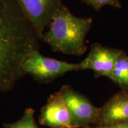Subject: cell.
Wrapping results in <instances>:
<instances>
[{"instance_id":"6da1fadb","label":"cell","mask_w":128,"mask_h":128,"mask_svg":"<svg viewBox=\"0 0 128 128\" xmlns=\"http://www.w3.org/2000/svg\"><path fill=\"white\" fill-rule=\"evenodd\" d=\"M39 40L16 0H0V92L12 90L25 75L23 64L39 50Z\"/></svg>"},{"instance_id":"7a4b0ae2","label":"cell","mask_w":128,"mask_h":128,"mask_svg":"<svg viewBox=\"0 0 128 128\" xmlns=\"http://www.w3.org/2000/svg\"><path fill=\"white\" fill-rule=\"evenodd\" d=\"M92 23V18L76 17L62 4L42 39L50 45L54 52L82 55L87 49L86 39Z\"/></svg>"},{"instance_id":"3957f363","label":"cell","mask_w":128,"mask_h":128,"mask_svg":"<svg viewBox=\"0 0 128 128\" xmlns=\"http://www.w3.org/2000/svg\"><path fill=\"white\" fill-rule=\"evenodd\" d=\"M24 74L31 75L40 82H49L65 73L81 70L80 63L72 64L46 57L39 50L32 52L23 64Z\"/></svg>"},{"instance_id":"277c9868","label":"cell","mask_w":128,"mask_h":128,"mask_svg":"<svg viewBox=\"0 0 128 128\" xmlns=\"http://www.w3.org/2000/svg\"><path fill=\"white\" fill-rule=\"evenodd\" d=\"M59 92L71 114L74 127L81 128L96 124L99 108L94 106L88 98L66 85Z\"/></svg>"},{"instance_id":"5b68a950","label":"cell","mask_w":128,"mask_h":128,"mask_svg":"<svg viewBox=\"0 0 128 128\" xmlns=\"http://www.w3.org/2000/svg\"><path fill=\"white\" fill-rule=\"evenodd\" d=\"M40 40L44 30L62 6V0H16Z\"/></svg>"},{"instance_id":"8992f818","label":"cell","mask_w":128,"mask_h":128,"mask_svg":"<svg viewBox=\"0 0 128 128\" xmlns=\"http://www.w3.org/2000/svg\"><path fill=\"white\" fill-rule=\"evenodd\" d=\"M122 50L94 43L87 56L80 62L81 70H91L96 77L106 76L110 80L115 64Z\"/></svg>"},{"instance_id":"52a82bcc","label":"cell","mask_w":128,"mask_h":128,"mask_svg":"<svg viewBox=\"0 0 128 128\" xmlns=\"http://www.w3.org/2000/svg\"><path fill=\"white\" fill-rule=\"evenodd\" d=\"M39 122L50 128H75L66 104L60 92L51 94L42 108Z\"/></svg>"},{"instance_id":"ba28073f","label":"cell","mask_w":128,"mask_h":128,"mask_svg":"<svg viewBox=\"0 0 128 128\" xmlns=\"http://www.w3.org/2000/svg\"><path fill=\"white\" fill-rule=\"evenodd\" d=\"M128 121V93L120 91L99 108L96 124L106 126Z\"/></svg>"},{"instance_id":"9c48e42d","label":"cell","mask_w":128,"mask_h":128,"mask_svg":"<svg viewBox=\"0 0 128 128\" xmlns=\"http://www.w3.org/2000/svg\"><path fill=\"white\" fill-rule=\"evenodd\" d=\"M110 80L128 93V55L124 50L117 60Z\"/></svg>"},{"instance_id":"30bf717a","label":"cell","mask_w":128,"mask_h":128,"mask_svg":"<svg viewBox=\"0 0 128 128\" xmlns=\"http://www.w3.org/2000/svg\"><path fill=\"white\" fill-rule=\"evenodd\" d=\"M34 110L32 108H26L23 115L18 120L12 124H4V128H39L35 122Z\"/></svg>"},{"instance_id":"8fae6325","label":"cell","mask_w":128,"mask_h":128,"mask_svg":"<svg viewBox=\"0 0 128 128\" xmlns=\"http://www.w3.org/2000/svg\"><path fill=\"white\" fill-rule=\"evenodd\" d=\"M84 2L96 10H100L104 6H109L115 8H122L120 0H84Z\"/></svg>"},{"instance_id":"7c38bea8","label":"cell","mask_w":128,"mask_h":128,"mask_svg":"<svg viewBox=\"0 0 128 128\" xmlns=\"http://www.w3.org/2000/svg\"><path fill=\"white\" fill-rule=\"evenodd\" d=\"M93 128H128V121L106 126H97Z\"/></svg>"},{"instance_id":"4fadbf2b","label":"cell","mask_w":128,"mask_h":128,"mask_svg":"<svg viewBox=\"0 0 128 128\" xmlns=\"http://www.w3.org/2000/svg\"><path fill=\"white\" fill-rule=\"evenodd\" d=\"M90 128V126H87V127H84V128Z\"/></svg>"}]
</instances>
